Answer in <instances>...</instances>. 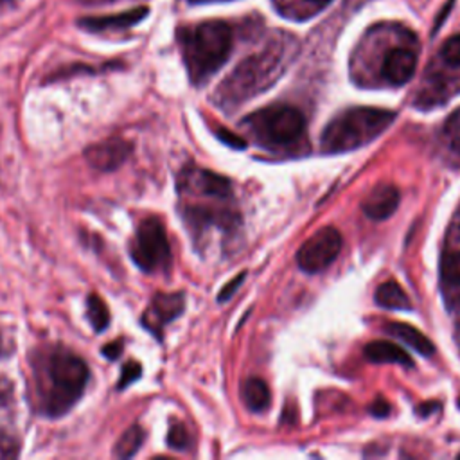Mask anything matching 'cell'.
I'll use <instances>...</instances> for the list:
<instances>
[{
  "instance_id": "obj_1",
  "label": "cell",
  "mask_w": 460,
  "mask_h": 460,
  "mask_svg": "<svg viewBox=\"0 0 460 460\" xmlns=\"http://www.w3.org/2000/svg\"><path fill=\"white\" fill-rule=\"evenodd\" d=\"M34 376L41 411L49 417H61L83 395L90 372L77 354L56 347L34 359Z\"/></svg>"
},
{
  "instance_id": "obj_2",
  "label": "cell",
  "mask_w": 460,
  "mask_h": 460,
  "mask_svg": "<svg viewBox=\"0 0 460 460\" xmlns=\"http://www.w3.org/2000/svg\"><path fill=\"white\" fill-rule=\"evenodd\" d=\"M395 119L392 110L358 106L332 119L322 133L325 153H345L377 138Z\"/></svg>"
},
{
  "instance_id": "obj_3",
  "label": "cell",
  "mask_w": 460,
  "mask_h": 460,
  "mask_svg": "<svg viewBox=\"0 0 460 460\" xmlns=\"http://www.w3.org/2000/svg\"><path fill=\"white\" fill-rule=\"evenodd\" d=\"M232 50V31L225 22L212 20L196 25L183 38V56L194 83L214 74Z\"/></svg>"
},
{
  "instance_id": "obj_4",
  "label": "cell",
  "mask_w": 460,
  "mask_h": 460,
  "mask_svg": "<svg viewBox=\"0 0 460 460\" xmlns=\"http://www.w3.org/2000/svg\"><path fill=\"white\" fill-rule=\"evenodd\" d=\"M253 131L262 142L268 144H291L295 142L305 128V119L302 111L288 104H273L262 108L248 117Z\"/></svg>"
},
{
  "instance_id": "obj_5",
  "label": "cell",
  "mask_w": 460,
  "mask_h": 460,
  "mask_svg": "<svg viewBox=\"0 0 460 460\" xmlns=\"http://www.w3.org/2000/svg\"><path fill=\"white\" fill-rule=\"evenodd\" d=\"M129 255L133 262L146 273H155L169 266L171 248L160 219L147 217L140 223L129 246Z\"/></svg>"
},
{
  "instance_id": "obj_6",
  "label": "cell",
  "mask_w": 460,
  "mask_h": 460,
  "mask_svg": "<svg viewBox=\"0 0 460 460\" xmlns=\"http://www.w3.org/2000/svg\"><path fill=\"white\" fill-rule=\"evenodd\" d=\"M341 234L334 226H323L314 232L296 252V264L305 273H318L331 266L341 252Z\"/></svg>"
},
{
  "instance_id": "obj_7",
  "label": "cell",
  "mask_w": 460,
  "mask_h": 460,
  "mask_svg": "<svg viewBox=\"0 0 460 460\" xmlns=\"http://www.w3.org/2000/svg\"><path fill=\"white\" fill-rule=\"evenodd\" d=\"M185 307L183 293H156L142 314V325L160 338L162 329Z\"/></svg>"
},
{
  "instance_id": "obj_8",
  "label": "cell",
  "mask_w": 460,
  "mask_h": 460,
  "mask_svg": "<svg viewBox=\"0 0 460 460\" xmlns=\"http://www.w3.org/2000/svg\"><path fill=\"white\" fill-rule=\"evenodd\" d=\"M129 153H131V144L120 138H110V140L90 146L84 151V156L93 169L113 171L128 158Z\"/></svg>"
},
{
  "instance_id": "obj_9",
  "label": "cell",
  "mask_w": 460,
  "mask_h": 460,
  "mask_svg": "<svg viewBox=\"0 0 460 460\" xmlns=\"http://www.w3.org/2000/svg\"><path fill=\"white\" fill-rule=\"evenodd\" d=\"M399 198L401 196L395 185L381 183L376 185L361 201V210L368 219L381 221L395 212V208L399 207Z\"/></svg>"
},
{
  "instance_id": "obj_10",
  "label": "cell",
  "mask_w": 460,
  "mask_h": 460,
  "mask_svg": "<svg viewBox=\"0 0 460 460\" xmlns=\"http://www.w3.org/2000/svg\"><path fill=\"white\" fill-rule=\"evenodd\" d=\"M417 68V56L406 47H395L386 52L383 59V77L392 84H404L413 77Z\"/></svg>"
},
{
  "instance_id": "obj_11",
  "label": "cell",
  "mask_w": 460,
  "mask_h": 460,
  "mask_svg": "<svg viewBox=\"0 0 460 460\" xmlns=\"http://www.w3.org/2000/svg\"><path fill=\"white\" fill-rule=\"evenodd\" d=\"M149 9L146 5H138L135 9L119 13V14H106V16H88L81 18L79 25L88 31H104V29H124L138 23L147 16Z\"/></svg>"
},
{
  "instance_id": "obj_12",
  "label": "cell",
  "mask_w": 460,
  "mask_h": 460,
  "mask_svg": "<svg viewBox=\"0 0 460 460\" xmlns=\"http://www.w3.org/2000/svg\"><path fill=\"white\" fill-rule=\"evenodd\" d=\"M183 187H190L196 192L208 196H226L230 192V181L225 176H219L212 171H185Z\"/></svg>"
},
{
  "instance_id": "obj_13",
  "label": "cell",
  "mask_w": 460,
  "mask_h": 460,
  "mask_svg": "<svg viewBox=\"0 0 460 460\" xmlns=\"http://www.w3.org/2000/svg\"><path fill=\"white\" fill-rule=\"evenodd\" d=\"M363 352H365V358L372 363H394L402 367L413 365L410 354L401 345H395L392 341H383V340L370 341L365 345Z\"/></svg>"
},
{
  "instance_id": "obj_14",
  "label": "cell",
  "mask_w": 460,
  "mask_h": 460,
  "mask_svg": "<svg viewBox=\"0 0 460 460\" xmlns=\"http://www.w3.org/2000/svg\"><path fill=\"white\" fill-rule=\"evenodd\" d=\"M386 331L392 332L394 336H397L401 341H404L406 345H410L422 356L435 354L433 341L426 334H422L419 329H415L413 325H408L402 322H390V323H386Z\"/></svg>"
},
{
  "instance_id": "obj_15",
  "label": "cell",
  "mask_w": 460,
  "mask_h": 460,
  "mask_svg": "<svg viewBox=\"0 0 460 460\" xmlns=\"http://www.w3.org/2000/svg\"><path fill=\"white\" fill-rule=\"evenodd\" d=\"M374 300L377 305L385 307V309H410L411 302L410 296L406 295V291L395 282V280H386L383 284L377 286L376 293H374Z\"/></svg>"
},
{
  "instance_id": "obj_16",
  "label": "cell",
  "mask_w": 460,
  "mask_h": 460,
  "mask_svg": "<svg viewBox=\"0 0 460 460\" xmlns=\"http://www.w3.org/2000/svg\"><path fill=\"white\" fill-rule=\"evenodd\" d=\"M243 399L252 411H262L270 406V388L259 377H250L243 385Z\"/></svg>"
},
{
  "instance_id": "obj_17",
  "label": "cell",
  "mask_w": 460,
  "mask_h": 460,
  "mask_svg": "<svg viewBox=\"0 0 460 460\" xmlns=\"http://www.w3.org/2000/svg\"><path fill=\"white\" fill-rule=\"evenodd\" d=\"M144 438H146V433H144V429L140 426L128 428L122 433V437L117 440L113 455L117 458H129V456H133L138 451V447L142 446Z\"/></svg>"
},
{
  "instance_id": "obj_18",
  "label": "cell",
  "mask_w": 460,
  "mask_h": 460,
  "mask_svg": "<svg viewBox=\"0 0 460 460\" xmlns=\"http://www.w3.org/2000/svg\"><path fill=\"white\" fill-rule=\"evenodd\" d=\"M86 314H88V322L92 323L95 332H101L110 325L108 305L95 293L88 295V298H86Z\"/></svg>"
},
{
  "instance_id": "obj_19",
  "label": "cell",
  "mask_w": 460,
  "mask_h": 460,
  "mask_svg": "<svg viewBox=\"0 0 460 460\" xmlns=\"http://www.w3.org/2000/svg\"><path fill=\"white\" fill-rule=\"evenodd\" d=\"M440 277L446 284L460 286V252H447L442 255Z\"/></svg>"
},
{
  "instance_id": "obj_20",
  "label": "cell",
  "mask_w": 460,
  "mask_h": 460,
  "mask_svg": "<svg viewBox=\"0 0 460 460\" xmlns=\"http://www.w3.org/2000/svg\"><path fill=\"white\" fill-rule=\"evenodd\" d=\"M189 433L187 429L180 424V422H174L171 428H169V433H167V444L169 447L172 449H187L189 446Z\"/></svg>"
},
{
  "instance_id": "obj_21",
  "label": "cell",
  "mask_w": 460,
  "mask_h": 460,
  "mask_svg": "<svg viewBox=\"0 0 460 460\" xmlns=\"http://www.w3.org/2000/svg\"><path fill=\"white\" fill-rule=\"evenodd\" d=\"M442 58L447 63L460 66V34H455L449 40H446V43L442 45Z\"/></svg>"
},
{
  "instance_id": "obj_22",
  "label": "cell",
  "mask_w": 460,
  "mask_h": 460,
  "mask_svg": "<svg viewBox=\"0 0 460 460\" xmlns=\"http://www.w3.org/2000/svg\"><path fill=\"white\" fill-rule=\"evenodd\" d=\"M140 374H142L140 363H137V361L126 363V365L122 367V372H120V379H119L117 388H119V390H124L128 385H131L133 381H137V379L140 377Z\"/></svg>"
},
{
  "instance_id": "obj_23",
  "label": "cell",
  "mask_w": 460,
  "mask_h": 460,
  "mask_svg": "<svg viewBox=\"0 0 460 460\" xmlns=\"http://www.w3.org/2000/svg\"><path fill=\"white\" fill-rule=\"evenodd\" d=\"M243 280H244V273H239L237 277H234L223 289H221V293L217 295V302H223V300H228L234 293H235V289L243 284Z\"/></svg>"
},
{
  "instance_id": "obj_24",
  "label": "cell",
  "mask_w": 460,
  "mask_h": 460,
  "mask_svg": "<svg viewBox=\"0 0 460 460\" xmlns=\"http://www.w3.org/2000/svg\"><path fill=\"white\" fill-rule=\"evenodd\" d=\"M16 453H18L16 442L11 437L0 433V458H9V456H14Z\"/></svg>"
},
{
  "instance_id": "obj_25",
  "label": "cell",
  "mask_w": 460,
  "mask_h": 460,
  "mask_svg": "<svg viewBox=\"0 0 460 460\" xmlns=\"http://www.w3.org/2000/svg\"><path fill=\"white\" fill-rule=\"evenodd\" d=\"M217 137H219L225 144H228V146H232V147H239V149H243V147L246 146V142H244L241 137H237V135L230 133L228 129H219V131H217Z\"/></svg>"
},
{
  "instance_id": "obj_26",
  "label": "cell",
  "mask_w": 460,
  "mask_h": 460,
  "mask_svg": "<svg viewBox=\"0 0 460 460\" xmlns=\"http://www.w3.org/2000/svg\"><path fill=\"white\" fill-rule=\"evenodd\" d=\"M122 349H124V345H122V340H117V341H110V343H106L104 347H102V354L108 358V359H119V356L122 354Z\"/></svg>"
},
{
  "instance_id": "obj_27",
  "label": "cell",
  "mask_w": 460,
  "mask_h": 460,
  "mask_svg": "<svg viewBox=\"0 0 460 460\" xmlns=\"http://www.w3.org/2000/svg\"><path fill=\"white\" fill-rule=\"evenodd\" d=\"M370 413L374 417H386L390 413V406L386 401H376L374 406H370Z\"/></svg>"
},
{
  "instance_id": "obj_28",
  "label": "cell",
  "mask_w": 460,
  "mask_h": 460,
  "mask_svg": "<svg viewBox=\"0 0 460 460\" xmlns=\"http://www.w3.org/2000/svg\"><path fill=\"white\" fill-rule=\"evenodd\" d=\"M447 135L451 137V147L460 155V129H447Z\"/></svg>"
},
{
  "instance_id": "obj_29",
  "label": "cell",
  "mask_w": 460,
  "mask_h": 460,
  "mask_svg": "<svg viewBox=\"0 0 460 460\" xmlns=\"http://www.w3.org/2000/svg\"><path fill=\"white\" fill-rule=\"evenodd\" d=\"M11 394V385L5 379H0V402L5 401V397Z\"/></svg>"
},
{
  "instance_id": "obj_30",
  "label": "cell",
  "mask_w": 460,
  "mask_h": 460,
  "mask_svg": "<svg viewBox=\"0 0 460 460\" xmlns=\"http://www.w3.org/2000/svg\"><path fill=\"white\" fill-rule=\"evenodd\" d=\"M311 2H314V4H318V5H325V4H329L331 0H311Z\"/></svg>"
},
{
  "instance_id": "obj_31",
  "label": "cell",
  "mask_w": 460,
  "mask_h": 460,
  "mask_svg": "<svg viewBox=\"0 0 460 460\" xmlns=\"http://www.w3.org/2000/svg\"><path fill=\"white\" fill-rule=\"evenodd\" d=\"M84 2H104V0H84Z\"/></svg>"
},
{
  "instance_id": "obj_32",
  "label": "cell",
  "mask_w": 460,
  "mask_h": 460,
  "mask_svg": "<svg viewBox=\"0 0 460 460\" xmlns=\"http://www.w3.org/2000/svg\"><path fill=\"white\" fill-rule=\"evenodd\" d=\"M0 354H2V341H0Z\"/></svg>"
},
{
  "instance_id": "obj_33",
  "label": "cell",
  "mask_w": 460,
  "mask_h": 460,
  "mask_svg": "<svg viewBox=\"0 0 460 460\" xmlns=\"http://www.w3.org/2000/svg\"><path fill=\"white\" fill-rule=\"evenodd\" d=\"M4 2H7V0H0V4H4Z\"/></svg>"
},
{
  "instance_id": "obj_34",
  "label": "cell",
  "mask_w": 460,
  "mask_h": 460,
  "mask_svg": "<svg viewBox=\"0 0 460 460\" xmlns=\"http://www.w3.org/2000/svg\"><path fill=\"white\" fill-rule=\"evenodd\" d=\"M458 406H460V399H458Z\"/></svg>"
},
{
  "instance_id": "obj_35",
  "label": "cell",
  "mask_w": 460,
  "mask_h": 460,
  "mask_svg": "<svg viewBox=\"0 0 460 460\" xmlns=\"http://www.w3.org/2000/svg\"><path fill=\"white\" fill-rule=\"evenodd\" d=\"M458 456H460V455H458Z\"/></svg>"
}]
</instances>
